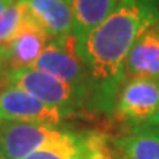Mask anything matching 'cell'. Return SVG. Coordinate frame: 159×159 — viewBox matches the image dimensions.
I'll use <instances>...</instances> for the list:
<instances>
[{
	"label": "cell",
	"instance_id": "obj_1",
	"mask_svg": "<svg viewBox=\"0 0 159 159\" xmlns=\"http://www.w3.org/2000/svg\"><path fill=\"white\" fill-rule=\"evenodd\" d=\"M156 21L159 0H118L112 13L77 41L90 80L87 112L112 115L125 81L127 56L139 35Z\"/></svg>",
	"mask_w": 159,
	"mask_h": 159
},
{
	"label": "cell",
	"instance_id": "obj_2",
	"mask_svg": "<svg viewBox=\"0 0 159 159\" xmlns=\"http://www.w3.org/2000/svg\"><path fill=\"white\" fill-rule=\"evenodd\" d=\"M83 131L66 130L31 122H0V156L3 159H25L37 150L68 144L80 140Z\"/></svg>",
	"mask_w": 159,
	"mask_h": 159
},
{
	"label": "cell",
	"instance_id": "obj_3",
	"mask_svg": "<svg viewBox=\"0 0 159 159\" xmlns=\"http://www.w3.org/2000/svg\"><path fill=\"white\" fill-rule=\"evenodd\" d=\"M6 81L9 85L27 91L41 102L59 108L66 118L85 111L87 100L83 93L68 83L33 66L7 71Z\"/></svg>",
	"mask_w": 159,
	"mask_h": 159
},
{
	"label": "cell",
	"instance_id": "obj_4",
	"mask_svg": "<svg viewBox=\"0 0 159 159\" xmlns=\"http://www.w3.org/2000/svg\"><path fill=\"white\" fill-rule=\"evenodd\" d=\"M77 41L78 40L72 34L62 39H52L33 65V68L68 83L80 93H83L87 100L90 91V80L84 62L77 52Z\"/></svg>",
	"mask_w": 159,
	"mask_h": 159
},
{
	"label": "cell",
	"instance_id": "obj_5",
	"mask_svg": "<svg viewBox=\"0 0 159 159\" xmlns=\"http://www.w3.org/2000/svg\"><path fill=\"white\" fill-rule=\"evenodd\" d=\"M159 109V77L125 80L116 96L114 118L127 128L143 125Z\"/></svg>",
	"mask_w": 159,
	"mask_h": 159
},
{
	"label": "cell",
	"instance_id": "obj_6",
	"mask_svg": "<svg viewBox=\"0 0 159 159\" xmlns=\"http://www.w3.org/2000/svg\"><path fill=\"white\" fill-rule=\"evenodd\" d=\"M66 116L56 106L41 102L15 85H6L0 90V122H31L61 127Z\"/></svg>",
	"mask_w": 159,
	"mask_h": 159
},
{
	"label": "cell",
	"instance_id": "obj_7",
	"mask_svg": "<svg viewBox=\"0 0 159 159\" xmlns=\"http://www.w3.org/2000/svg\"><path fill=\"white\" fill-rule=\"evenodd\" d=\"M25 159H114L112 139L102 131L87 130L77 142L41 149Z\"/></svg>",
	"mask_w": 159,
	"mask_h": 159
},
{
	"label": "cell",
	"instance_id": "obj_8",
	"mask_svg": "<svg viewBox=\"0 0 159 159\" xmlns=\"http://www.w3.org/2000/svg\"><path fill=\"white\" fill-rule=\"evenodd\" d=\"M28 18L50 39L72 34L74 12L71 0H25Z\"/></svg>",
	"mask_w": 159,
	"mask_h": 159
},
{
	"label": "cell",
	"instance_id": "obj_9",
	"mask_svg": "<svg viewBox=\"0 0 159 159\" xmlns=\"http://www.w3.org/2000/svg\"><path fill=\"white\" fill-rule=\"evenodd\" d=\"M159 77V21L143 31L125 61V80Z\"/></svg>",
	"mask_w": 159,
	"mask_h": 159
},
{
	"label": "cell",
	"instance_id": "obj_10",
	"mask_svg": "<svg viewBox=\"0 0 159 159\" xmlns=\"http://www.w3.org/2000/svg\"><path fill=\"white\" fill-rule=\"evenodd\" d=\"M114 159H159V131L143 124L112 139Z\"/></svg>",
	"mask_w": 159,
	"mask_h": 159
},
{
	"label": "cell",
	"instance_id": "obj_11",
	"mask_svg": "<svg viewBox=\"0 0 159 159\" xmlns=\"http://www.w3.org/2000/svg\"><path fill=\"white\" fill-rule=\"evenodd\" d=\"M50 40V37L37 24L33 22L27 13L25 22L21 27L16 37L13 39L7 52L6 65L9 71L33 66Z\"/></svg>",
	"mask_w": 159,
	"mask_h": 159
},
{
	"label": "cell",
	"instance_id": "obj_12",
	"mask_svg": "<svg viewBox=\"0 0 159 159\" xmlns=\"http://www.w3.org/2000/svg\"><path fill=\"white\" fill-rule=\"evenodd\" d=\"M74 12L72 35L83 40L112 13L118 0H71Z\"/></svg>",
	"mask_w": 159,
	"mask_h": 159
},
{
	"label": "cell",
	"instance_id": "obj_13",
	"mask_svg": "<svg viewBox=\"0 0 159 159\" xmlns=\"http://www.w3.org/2000/svg\"><path fill=\"white\" fill-rule=\"evenodd\" d=\"M27 19L25 2L12 3L0 15V55L7 61V52L13 39L19 33L21 27ZM7 66V65H6Z\"/></svg>",
	"mask_w": 159,
	"mask_h": 159
},
{
	"label": "cell",
	"instance_id": "obj_14",
	"mask_svg": "<svg viewBox=\"0 0 159 159\" xmlns=\"http://www.w3.org/2000/svg\"><path fill=\"white\" fill-rule=\"evenodd\" d=\"M148 125H150L152 128H155V130H158L159 131V109H158V112L153 115V118L150 119L149 122H146Z\"/></svg>",
	"mask_w": 159,
	"mask_h": 159
},
{
	"label": "cell",
	"instance_id": "obj_15",
	"mask_svg": "<svg viewBox=\"0 0 159 159\" xmlns=\"http://www.w3.org/2000/svg\"><path fill=\"white\" fill-rule=\"evenodd\" d=\"M9 5H12V3H9V2H5V0H0V15L5 12V9Z\"/></svg>",
	"mask_w": 159,
	"mask_h": 159
},
{
	"label": "cell",
	"instance_id": "obj_16",
	"mask_svg": "<svg viewBox=\"0 0 159 159\" xmlns=\"http://www.w3.org/2000/svg\"><path fill=\"white\" fill-rule=\"evenodd\" d=\"M5 66H6V59L2 56V55H0V75H2V72H3Z\"/></svg>",
	"mask_w": 159,
	"mask_h": 159
},
{
	"label": "cell",
	"instance_id": "obj_17",
	"mask_svg": "<svg viewBox=\"0 0 159 159\" xmlns=\"http://www.w3.org/2000/svg\"><path fill=\"white\" fill-rule=\"evenodd\" d=\"M5 2H9V3H18V2H25V0H5Z\"/></svg>",
	"mask_w": 159,
	"mask_h": 159
},
{
	"label": "cell",
	"instance_id": "obj_18",
	"mask_svg": "<svg viewBox=\"0 0 159 159\" xmlns=\"http://www.w3.org/2000/svg\"><path fill=\"white\" fill-rule=\"evenodd\" d=\"M0 159H3V158H2V156H0Z\"/></svg>",
	"mask_w": 159,
	"mask_h": 159
}]
</instances>
